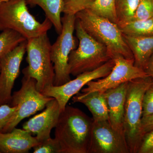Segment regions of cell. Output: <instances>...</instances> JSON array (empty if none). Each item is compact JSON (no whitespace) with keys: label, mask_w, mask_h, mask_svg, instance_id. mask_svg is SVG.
I'll list each match as a JSON object with an SVG mask.
<instances>
[{"label":"cell","mask_w":153,"mask_h":153,"mask_svg":"<svg viewBox=\"0 0 153 153\" xmlns=\"http://www.w3.org/2000/svg\"><path fill=\"white\" fill-rule=\"evenodd\" d=\"M93 121L79 108L66 105L55 127L61 153H88Z\"/></svg>","instance_id":"6da1fadb"},{"label":"cell","mask_w":153,"mask_h":153,"mask_svg":"<svg viewBox=\"0 0 153 153\" xmlns=\"http://www.w3.org/2000/svg\"><path fill=\"white\" fill-rule=\"evenodd\" d=\"M153 82V77L132 79L128 82L123 126L130 153H137L143 139L141 130L143 100L145 92Z\"/></svg>","instance_id":"7a4b0ae2"},{"label":"cell","mask_w":153,"mask_h":153,"mask_svg":"<svg viewBox=\"0 0 153 153\" xmlns=\"http://www.w3.org/2000/svg\"><path fill=\"white\" fill-rule=\"evenodd\" d=\"M26 0H6L0 2V31L10 30L27 40L46 34L52 23L46 18L40 22L30 13Z\"/></svg>","instance_id":"3957f363"},{"label":"cell","mask_w":153,"mask_h":153,"mask_svg":"<svg viewBox=\"0 0 153 153\" xmlns=\"http://www.w3.org/2000/svg\"><path fill=\"white\" fill-rule=\"evenodd\" d=\"M75 17L88 34L106 47L111 57L120 55L128 60L134 59L117 24L88 9L78 12Z\"/></svg>","instance_id":"277c9868"},{"label":"cell","mask_w":153,"mask_h":153,"mask_svg":"<svg viewBox=\"0 0 153 153\" xmlns=\"http://www.w3.org/2000/svg\"><path fill=\"white\" fill-rule=\"evenodd\" d=\"M75 30L79 45L68 57L70 74L76 76L93 71L111 60L106 47L88 34L76 18Z\"/></svg>","instance_id":"5b68a950"},{"label":"cell","mask_w":153,"mask_h":153,"mask_svg":"<svg viewBox=\"0 0 153 153\" xmlns=\"http://www.w3.org/2000/svg\"><path fill=\"white\" fill-rule=\"evenodd\" d=\"M51 45L47 33L27 40L28 66L22 72L36 79V87L41 93L54 85L55 73L50 55Z\"/></svg>","instance_id":"8992f818"},{"label":"cell","mask_w":153,"mask_h":153,"mask_svg":"<svg viewBox=\"0 0 153 153\" xmlns=\"http://www.w3.org/2000/svg\"><path fill=\"white\" fill-rule=\"evenodd\" d=\"M23 74L22 87L14 92L9 104L11 106H17L16 111L1 132L11 131L24 119L44 109L47 103L54 98L39 91L36 87V79L26 73Z\"/></svg>","instance_id":"52a82bcc"},{"label":"cell","mask_w":153,"mask_h":153,"mask_svg":"<svg viewBox=\"0 0 153 153\" xmlns=\"http://www.w3.org/2000/svg\"><path fill=\"white\" fill-rule=\"evenodd\" d=\"M62 30L55 43L51 45L50 55L54 66L55 76L54 85L60 86L71 80L68 66V57L76 49L74 37L76 17L64 14L61 18Z\"/></svg>","instance_id":"ba28073f"},{"label":"cell","mask_w":153,"mask_h":153,"mask_svg":"<svg viewBox=\"0 0 153 153\" xmlns=\"http://www.w3.org/2000/svg\"><path fill=\"white\" fill-rule=\"evenodd\" d=\"M114 66L108 75L88 82L87 87L81 89V93L87 94L98 91L104 93L105 91L117 87L122 83L138 78L149 76L144 70L134 65V60H128L120 55H113Z\"/></svg>","instance_id":"9c48e42d"},{"label":"cell","mask_w":153,"mask_h":153,"mask_svg":"<svg viewBox=\"0 0 153 153\" xmlns=\"http://www.w3.org/2000/svg\"><path fill=\"white\" fill-rule=\"evenodd\" d=\"M113 59L93 71L79 74L76 78L60 86L45 88L42 92L44 95L56 99L60 106V112L65 109L69 100L79 92L88 82L105 77L112 71L114 66Z\"/></svg>","instance_id":"30bf717a"},{"label":"cell","mask_w":153,"mask_h":153,"mask_svg":"<svg viewBox=\"0 0 153 153\" xmlns=\"http://www.w3.org/2000/svg\"><path fill=\"white\" fill-rule=\"evenodd\" d=\"M88 153H130L125 137L108 120L93 121Z\"/></svg>","instance_id":"8fae6325"},{"label":"cell","mask_w":153,"mask_h":153,"mask_svg":"<svg viewBox=\"0 0 153 153\" xmlns=\"http://www.w3.org/2000/svg\"><path fill=\"white\" fill-rule=\"evenodd\" d=\"M27 44V40L0 57V105L10 102L12 89L19 75Z\"/></svg>","instance_id":"7c38bea8"},{"label":"cell","mask_w":153,"mask_h":153,"mask_svg":"<svg viewBox=\"0 0 153 153\" xmlns=\"http://www.w3.org/2000/svg\"><path fill=\"white\" fill-rule=\"evenodd\" d=\"M60 113L59 103L54 98L47 103L43 112L25 122L23 129L36 135L38 141L41 142L51 137V131L57 125Z\"/></svg>","instance_id":"4fadbf2b"},{"label":"cell","mask_w":153,"mask_h":153,"mask_svg":"<svg viewBox=\"0 0 153 153\" xmlns=\"http://www.w3.org/2000/svg\"><path fill=\"white\" fill-rule=\"evenodd\" d=\"M128 82L108 89L103 93L108 108V122L113 128L124 135L123 121Z\"/></svg>","instance_id":"5bb4252c"},{"label":"cell","mask_w":153,"mask_h":153,"mask_svg":"<svg viewBox=\"0 0 153 153\" xmlns=\"http://www.w3.org/2000/svg\"><path fill=\"white\" fill-rule=\"evenodd\" d=\"M39 143L36 137L23 129L15 128L9 132H0V153H28Z\"/></svg>","instance_id":"9a60e30c"},{"label":"cell","mask_w":153,"mask_h":153,"mask_svg":"<svg viewBox=\"0 0 153 153\" xmlns=\"http://www.w3.org/2000/svg\"><path fill=\"white\" fill-rule=\"evenodd\" d=\"M123 35L133 55L135 66L145 70L153 54V36Z\"/></svg>","instance_id":"2e32d148"},{"label":"cell","mask_w":153,"mask_h":153,"mask_svg":"<svg viewBox=\"0 0 153 153\" xmlns=\"http://www.w3.org/2000/svg\"><path fill=\"white\" fill-rule=\"evenodd\" d=\"M74 102H80L85 105L93 116L94 121H102L109 119L107 104L103 93L98 91L89 93L78 92L72 97Z\"/></svg>","instance_id":"e0dca14e"},{"label":"cell","mask_w":153,"mask_h":153,"mask_svg":"<svg viewBox=\"0 0 153 153\" xmlns=\"http://www.w3.org/2000/svg\"><path fill=\"white\" fill-rule=\"evenodd\" d=\"M26 1L27 4L40 7L58 35L61 33L63 26L61 14L63 13L64 9L63 0H26Z\"/></svg>","instance_id":"ac0fdd59"},{"label":"cell","mask_w":153,"mask_h":153,"mask_svg":"<svg viewBox=\"0 0 153 153\" xmlns=\"http://www.w3.org/2000/svg\"><path fill=\"white\" fill-rule=\"evenodd\" d=\"M124 35L135 36H153V17L144 20H134L119 25Z\"/></svg>","instance_id":"d6986e66"},{"label":"cell","mask_w":153,"mask_h":153,"mask_svg":"<svg viewBox=\"0 0 153 153\" xmlns=\"http://www.w3.org/2000/svg\"><path fill=\"white\" fill-rule=\"evenodd\" d=\"M140 0H115L117 25L133 20Z\"/></svg>","instance_id":"ffe728a7"},{"label":"cell","mask_w":153,"mask_h":153,"mask_svg":"<svg viewBox=\"0 0 153 153\" xmlns=\"http://www.w3.org/2000/svg\"><path fill=\"white\" fill-rule=\"evenodd\" d=\"M97 16L117 24L115 0H96L88 9Z\"/></svg>","instance_id":"44dd1931"},{"label":"cell","mask_w":153,"mask_h":153,"mask_svg":"<svg viewBox=\"0 0 153 153\" xmlns=\"http://www.w3.org/2000/svg\"><path fill=\"white\" fill-rule=\"evenodd\" d=\"M27 39L13 30L2 31L0 34V57L12 51Z\"/></svg>","instance_id":"7402d4cb"},{"label":"cell","mask_w":153,"mask_h":153,"mask_svg":"<svg viewBox=\"0 0 153 153\" xmlns=\"http://www.w3.org/2000/svg\"><path fill=\"white\" fill-rule=\"evenodd\" d=\"M96 0H63V13L75 15L78 12L88 8Z\"/></svg>","instance_id":"603a6c76"},{"label":"cell","mask_w":153,"mask_h":153,"mask_svg":"<svg viewBox=\"0 0 153 153\" xmlns=\"http://www.w3.org/2000/svg\"><path fill=\"white\" fill-rule=\"evenodd\" d=\"M34 153H61L60 144L55 138L50 137L40 142L33 148Z\"/></svg>","instance_id":"cb8c5ba5"},{"label":"cell","mask_w":153,"mask_h":153,"mask_svg":"<svg viewBox=\"0 0 153 153\" xmlns=\"http://www.w3.org/2000/svg\"><path fill=\"white\" fill-rule=\"evenodd\" d=\"M153 17L152 0H140L133 20H144Z\"/></svg>","instance_id":"d4e9b609"},{"label":"cell","mask_w":153,"mask_h":153,"mask_svg":"<svg viewBox=\"0 0 153 153\" xmlns=\"http://www.w3.org/2000/svg\"><path fill=\"white\" fill-rule=\"evenodd\" d=\"M153 114V82L145 92L143 100L142 117Z\"/></svg>","instance_id":"484cf974"},{"label":"cell","mask_w":153,"mask_h":153,"mask_svg":"<svg viewBox=\"0 0 153 153\" xmlns=\"http://www.w3.org/2000/svg\"><path fill=\"white\" fill-rule=\"evenodd\" d=\"M17 109V106H11L9 104L0 105V132H1Z\"/></svg>","instance_id":"4316f807"},{"label":"cell","mask_w":153,"mask_h":153,"mask_svg":"<svg viewBox=\"0 0 153 153\" xmlns=\"http://www.w3.org/2000/svg\"><path fill=\"white\" fill-rule=\"evenodd\" d=\"M137 153H153V129L143 137Z\"/></svg>","instance_id":"83f0119b"},{"label":"cell","mask_w":153,"mask_h":153,"mask_svg":"<svg viewBox=\"0 0 153 153\" xmlns=\"http://www.w3.org/2000/svg\"><path fill=\"white\" fill-rule=\"evenodd\" d=\"M153 129V114L142 118L141 130L143 137L145 134Z\"/></svg>","instance_id":"f1b7e54d"},{"label":"cell","mask_w":153,"mask_h":153,"mask_svg":"<svg viewBox=\"0 0 153 153\" xmlns=\"http://www.w3.org/2000/svg\"><path fill=\"white\" fill-rule=\"evenodd\" d=\"M145 71L149 76L153 77V65L148 66Z\"/></svg>","instance_id":"f546056e"},{"label":"cell","mask_w":153,"mask_h":153,"mask_svg":"<svg viewBox=\"0 0 153 153\" xmlns=\"http://www.w3.org/2000/svg\"><path fill=\"white\" fill-rule=\"evenodd\" d=\"M151 65H153V54H152V56H151V58H150L149 63H148V66H151Z\"/></svg>","instance_id":"4dcf8cb0"},{"label":"cell","mask_w":153,"mask_h":153,"mask_svg":"<svg viewBox=\"0 0 153 153\" xmlns=\"http://www.w3.org/2000/svg\"><path fill=\"white\" fill-rule=\"evenodd\" d=\"M2 1V0H0V2H1Z\"/></svg>","instance_id":"1f68e13d"},{"label":"cell","mask_w":153,"mask_h":153,"mask_svg":"<svg viewBox=\"0 0 153 153\" xmlns=\"http://www.w3.org/2000/svg\"><path fill=\"white\" fill-rule=\"evenodd\" d=\"M2 1H6V0H2Z\"/></svg>","instance_id":"d6a6232c"},{"label":"cell","mask_w":153,"mask_h":153,"mask_svg":"<svg viewBox=\"0 0 153 153\" xmlns=\"http://www.w3.org/2000/svg\"><path fill=\"white\" fill-rule=\"evenodd\" d=\"M0 70H1V68H0Z\"/></svg>","instance_id":"836d02e7"},{"label":"cell","mask_w":153,"mask_h":153,"mask_svg":"<svg viewBox=\"0 0 153 153\" xmlns=\"http://www.w3.org/2000/svg\"><path fill=\"white\" fill-rule=\"evenodd\" d=\"M152 1H153V0H152Z\"/></svg>","instance_id":"e575fe53"}]
</instances>
